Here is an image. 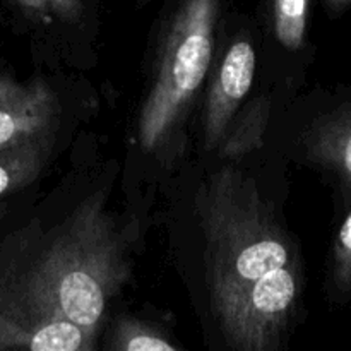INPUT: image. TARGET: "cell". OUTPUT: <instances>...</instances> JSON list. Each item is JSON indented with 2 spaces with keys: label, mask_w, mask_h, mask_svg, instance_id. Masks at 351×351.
Segmentation results:
<instances>
[{
  "label": "cell",
  "mask_w": 351,
  "mask_h": 351,
  "mask_svg": "<svg viewBox=\"0 0 351 351\" xmlns=\"http://www.w3.org/2000/svg\"><path fill=\"white\" fill-rule=\"evenodd\" d=\"M122 276L119 247L99 213L88 211L31 271L26 297L47 317L65 319L91 332Z\"/></svg>",
  "instance_id": "6da1fadb"
},
{
  "label": "cell",
  "mask_w": 351,
  "mask_h": 351,
  "mask_svg": "<svg viewBox=\"0 0 351 351\" xmlns=\"http://www.w3.org/2000/svg\"><path fill=\"white\" fill-rule=\"evenodd\" d=\"M219 0H184L175 16L158 65L156 77L143 106L139 139L151 151L168 136L211 64Z\"/></svg>",
  "instance_id": "7a4b0ae2"
},
{
  "label": "cell",
  "mask_w": 351,
  "mask_h": 351,
  "mask_svg": "<svg viewBox=\"0 0 351 351\" xmlns=\"http://www.w3.org/2000/svg\"><path fill=\"white\" fill-rule=\"evenodd\" d=\"M208 233L215 312L225 324L256 281L295 261L283 233L256 204L213 209Z\"/></svg>",
  "instance_id": "3957f363"
},
{
  "label": "cell",
  "mask_w": 351,
  "mask_h": 351,
  "mask_svg": "<svg viewBox=\"0 0 351 351\" xmlns=\"http://www.w3.org/2000/svg\"><path fill=\"white\" fill-rule=\"evenodd\" d=\"M57 103L41 81L29 86L0 77V147L38 141L51 125Z\"/></svg>",
  "instance_id": "277c9868"
},
{
  "label": "cell",
  "mask_w": 351,
  "mask_h": 351,
  "mask_svg": "<svg viewBox=\"0 0 351 351\" xmlns=\"http://www.w3.org/2000/svg\"><path fill=\"white\" fill-rule=\"evenodd\" d=\"M256 74V51L249 41H237L226 51L213 82L206 113V139L215 146L228 127L237 106L249 93Z\"/></svg>",
  "instance_id": "5b68a950"
},
{
  "label": "cell",
  "mask_w": 351,
  "mask_h": 351,
  "mask_svg": "<svg viewBox=\"0 0 351 351\" xmlns=\"http://www.w3.org/2000/svg\"><path fill=\"white\" fill-rule=\"evenodd\" d=\"M89 335L65 319L47 317V321L31 324L12 311L0 308V350L77 351L88 348L86 339Z\"/></svg>",
  "instance_id": "8992f818"
},
{
  "label": "cell",
  "mask_w": 351,
  "mask_h": 351,
  "mask_svg": "<svg viewBox=\"0 0 351 351\" xmlns=\"http://www.w3.org/2000/svg\"><path fill=\"white\" fill-rule=\"evenodd\" d=\"M312 156L331 170L351 199V103L339 106L314 130Z\"/></svg>",
  "instance_id": "52a82bcc"
},
{
  "label": "cell",
  "mask_w": 351,
  "mask_h": 351,
  "mask_svg": "<svg viewBox=\"0 0 351 351\" xmlns=\"http://www.w3.org/2000/svg\"><path fill=\"white\" fill-rule=\"evenodd\" d=\"M38 141L0 147V195L33 180L41 165Z\"/></svg>",
  "instance_id": "ba28073f"
},
{
  "label": "cell",
  "mask_w": 351,
  "mask_h": 351,
  "mask_svg": "<svg viewBox=\"0 0 351 351\" xmlns=\"http://www.w3.org/2000/svg\"><path fill=\"white\" fill-rule=\"evenodd\" d=\"M308 0H274V29L283 47L300 50L307 29Z\"/></svg>",
  "instance_id": "9c48e42d"
},
{
  "label": "cell",
  "mask_w": 351,
  "mask_h": 351,
  "mask_svg": "<svg viewBox=\"0 0 351 351\" xmlns=\"http://www.w3.org/2000/svg\"><path fill=\"white\" fill-rule=\"evenodd\" d=\"M329 283L339 300L351 298V199L343 223L336 233L331 254Z\"/></svg>",
  "instance_id": "30bf717a"
},
{
  "label": "cell",
  "mask_w": 351,
  "mask_h": 351,
  "mask_svg": "<svg viewBox=\"0 0 351 351\" xmlns=\"http://www.w3.org/2000/svg\"><path fill=\"white\" fill-rule=\"evenodd\" d=\"M115 348L125 351H171L173 345L147 329L129 324L115 338Z\"/></svg>",
  "instance_id": "8fae6325"
},
{
  "label": "cell",
  "mask_w": 351,
  "mask_h": 351,
  "mask_svg": "<svg viewBox=\"0 0 351 351\" xmlns=\"http://www.w3.org/2000/svg\"><path fill=\"white\" fill-rule=\"evenodd\" d=\"M50 9L65 21H75L82 12L81 0H48Z\"/></svg>",
  "instance_id": "7c38bea8"
},
{
  "label": "cell",
  "mask_w": 351,
  "mask_h": 351,
  "mask_svg": "<svg viewBox=\"0 0 351 351\" xmlns=\"http://www.w3.org/2000/svg\"><path fill=\"white\" fill-rule=\"evenodd\" d=\"M21 3L38 14H45L47 10H50V3H48V0H21Z\"/></svg>",
  "instance_id": "4fadbf2b"
},
{
  "label": "cell",
  "mask_w": 351,
  "mask_h": 351,
  "mask_svg": "<svg viewBox=\"0 0 351 351\" xmlns=\"http://www.w3.org/2000/svg\"><path fill=\"white\" fill-rule=\"evenodd\" d=\"M326 3L332 12H341L351 5V0H326Z\"/></svg>",
  "instance_id": "5bb4252c"
}]
</instances>
